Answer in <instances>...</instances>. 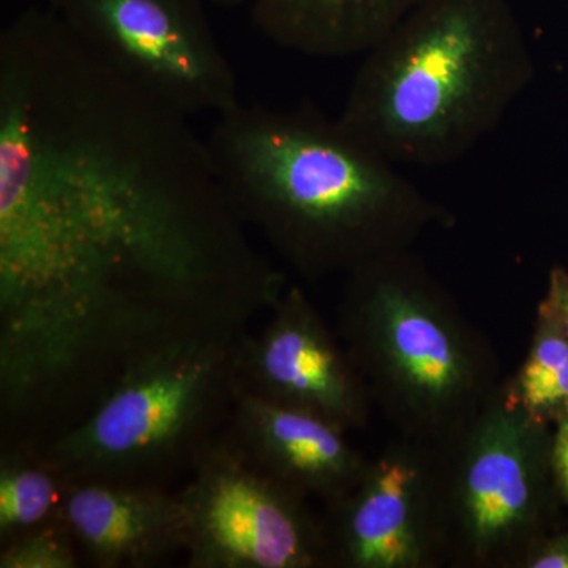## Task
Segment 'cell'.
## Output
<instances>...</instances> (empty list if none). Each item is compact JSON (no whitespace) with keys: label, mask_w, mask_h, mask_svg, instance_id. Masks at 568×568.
Listing matches in <instances>:
<instances>
[{"label":"cell","mask_w":568,"mask_h":568,"mask_svg":"<svg viewBox=\"0 0 568 568\" xmlns=\"http://www.w3.org/2000/svg\"><path fill=\"white\" fill-rule=\"evenodd\" d=\"M286 278L189 115L54 11L0 36V437L48 444L160 347L248 328Z\"/></svg>","instance_id":"obj_1"},{"label":"cell","mask_w":568,"mask_h":568,"mask_svg":"<svg viewBox=\"0 0 568 568\" xmlns=\"http://www.w3.org/2000/svg\"><path fill=\"white\" fill-rule=\"evenodd\" d=\"M205 142L239 220L312 282L410 250L452 222L338 119L306 108L241 102L216 115Z\"/></svg>","instance_id":"obj_2"},{"label":"cell","mask_w":568,"mask_h":568,"mask_svg":"<svg viewBox=\"0 0 568 568\" xmlns=\"http://www.w3.org/2000/svg\"><path fill=\"white\" fill-rule=\"evenodd\" d=\"M508 0H418L364 52L338 121L388 162H457L532 80Z\"/></svg>","instance_id":"obj_3"},{"label":"cell","mask_w":568,"mask_h":568,"mask_svg":"<svg viewBox=\"0 0 568 568\" xmlns=\"http://www.w3.org/2000/svg\"><path fill=\"white\" fill-rule=\"evenodd\" d=\"M336 334L396 435L440 447L506 377L487 336L403 250L345 276Z\"/></svg>","instance_id":"obj_4"},{"label":"cell","mask_w":568,"mask_h":568,"mask_svg":"<svg viewBox=\"0 0 568 568\" xmlns=\"http://www.w3.org/2000/svg\"><path fill=\"white\" fill-rule=\"evenodd\" d=\"M246 334L209 332L153 351L41 450L70 481L168 487L192 473L230 420Z\"/></svg>","instance_id":"obj_5"},{"label":"cell","mask_w":568,"mask_h":568,"mask_svg":"<svg viewBox=\"0 0 568 568\" xmlns=\"http://www.w3.org/2000/svg\"><path fill=\"white\" fill-rule=\"evenodd\" d=\"M549 426L511 402L503 381L476 417L436 447L447 566L521 568L551 534L562 497Z\"/></svg>","instance_id":"obj_6"},{"label":"cell","mask_w":568,"mask_h":568,"mask_svg":"<svg viewBox=\"0 0 568 568\" xmlns=\"http://www.w3.org/2000/svg\"><path fill=\"white\" fill-rule=\"evenodd\" d=\"M190 474L179 491L186 567L327 568L308 497L265 473L226 429Z\"/></svg>","instance_id":"obj_7"},{"label":"cell","mask_w":568,"mask_h":568,"mask_svg":"<svg viewBox=\"0 0 568 568\" xmlns=\"http://www.w3.org/2000/svg\"><path fill=\"white\" fill-rule=\"evenodd\" d=\"M48 2L93 54L182 114L220 115L241 103L201 0Z\"/></svg>","instance_id":"obj_8"},{"label":"cell","mask_w":568,"mask_h":568,"mask_svg":"<svg viewBox=\"0 0 568 568\" xmlns=\"http://www.w3.org/2000/svg\"><path fill=\"white\" fill-rule=\"evenodd\" d=\"M321 518L327 568L443 566L436 447L396 435Z\"/></svg>","instance_id":"obj_9"},{"label":"cell","mask_w":568,"mask_h":568,"mask_svg":"<svg viewBox=\"0 0 568 568\" xmlns=\"http://www.w3.org/2000/svg\"><path fill=\"white\" fill-rule=\"evenodd\" d=\"M268 312L267 324L242 343L241 390L316 414L349 433L364 429L375 409L368 388L305 291L287 284Z\"/></svg>","instance_id":"obj_10"},{"label":"cell","mask_w":568,"mask_h":568,"mask_svg":"<svg viewBox=\"0 0 568 568\" xmlns=\"http://www.w3.org/2000/svg\"><path fill=\"white\" fill-rule=\"evenodd\" d=\"M224 429L265 473L325 506L346 496L368 463L346 429L244 390Z\"/></svg>","instance_id":"obj_11"},{"label":"cell","mask_w":568,"mask_h":568,"mask_svg":"<svg viewBox=\"0 0 568 568\" xmlns=\"http://www.w3.org/2000/svg\"><path fill=\"white\" fill-rule=\"evenodd\" d=\"M62 519L97 568H153L183 552L179 491L160 485L71 481Z\"/></svg>","instance_id":"obj_12"},{"label":"cell","mask_w":568,"mask_h":568,"mask_svg":"<svg viewBox=\"0 0 568 568\" xmlns=\"http://www.w3.org/2000/svg\"><path fill=\"white\" fill-rule=\"evenodd\" d=\"M418 0H248L254 24L284 50L338 59L364 54Z\"/></svg>","instance_id":"obj_13"},{"label":"cell","mask_w":568,"mask_h":568,"mask_svg":"<svg viewBox=\"0 0 568 568\" xmlns=\"http://www.w3.org/2000/svg\"><path fill=\"white\" fill-rule=\"evenodd\" d=\"M71 481L41 447L13 444L0 457V545L62 518Z\"/></svg>","instance_id":"obj_14"},{"label":"cell","mask_w":568,"mask_h":568,"mask_svg":"<svg viewBox=\"0 0 568 568\" xmlns=\"http://www.w3.org/2000/svg\"><path fill=\"white\" fill-rule=\"evenodd\" d=\"M508 398L541 424L555 425L568 413V335L538 308L536 331L525 362L504 379Z\"/></svg>","instance_id":"obj_15"},{"label":"cell","mask_w":568,"mask_h":568,"mask_svg":"<svg viewBox=\"0 0 568 568\" xmlns=\"http://www.w3.org/2000/svg\"><path fill=\"white\" fill-rule=\"evenodd\" d=\"M81 562L62 518L0 545V568H77Z\"/></svg>","instance_id":"obj_16"},{"label":"cell","mask_w":568,"mask_h":568,"mask_svg":"<svg viewBox=\"0 0 568 568\" xmlns=\"http://www.w3.org/2000/svg\"><path fill=\"white\" fill-rule=\"evenodd\" d=\"M521 568H568V532L548 534L538 540Z\"/></svg>","instance_id":"obj_17"},{"label":"cell","mask_w":568,"mask_h":568,"mask_svg":"<svg viewBox=\"0 0 568 568\" xmlns=\"http://www.w3.org/2000/svg\"><path fill=\"white\" fill-rule=\"evenodd\" d=\"M538 308L555 317L568 335V272L555 267L549 272L548 290Z\"/></svg>","instance_id":"obj_18"},{"label":"cell","mask_w":568,"mask_h":568,"mask_svg":"<svg viewBox=\"0 0 568 568\" xmlns=\"http://www.w3.org/2000/svg\"><path fill=\"white\" fill-rule=\"evenodd\" d=\"M551 459L560 497L568 504V413L555 424Z\"/></svg>","instance_id":"obj_19"},{"label":"cell","mask_w":568,"mask_h":568,"mask_svg":"<svg viewBox=\"0 0 568 568\" xmlns=\"http://www.w3.org/2000/svg\"><path fill=\"white\" fill-rule=\"evenodd\" d=\"M213 6L223 7V9H233V7L242 6V3L248 2V0H209Z\"/></svg>","instance_id":"obj_20"}]
</instances>
